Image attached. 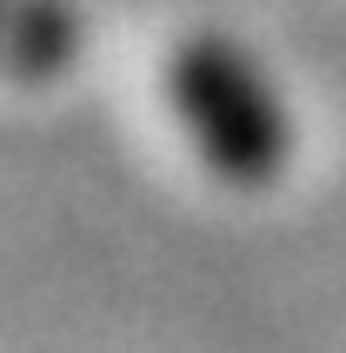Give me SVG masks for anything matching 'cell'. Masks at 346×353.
Returning a JSON list of instances; mask_svg holds the SVG:
<instances>
[{"label":"cell","mask_w":346,"mask_h":353,"mask_svg":"<svg viewBox=\"0 0 346 353\" xmlns=\"http://www.w3.org/2000/svg\"><path fill=\"white\" fill-rule=\"evenodd\" d=\"M87 54V20L74 0H0V80L47 87Z\"/></svg>","instance_id":"2"},{"label":"cell","mask_w":346,"mask_h":353,"mask_svg":"<svg viewBox=\"0 0 346 353\" xmlns=\"http://www.w3.org/2000/svg\"><path fill=\"white\" fill-rule=\"evenodd\" d=\"M167 107L227 187H273L293 167V120L267 67L227 34H187L167 60Z\"/></svg>","instance_id":"1"}]
</instances>
